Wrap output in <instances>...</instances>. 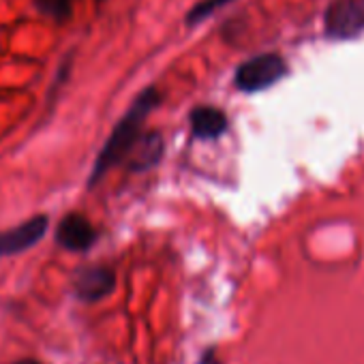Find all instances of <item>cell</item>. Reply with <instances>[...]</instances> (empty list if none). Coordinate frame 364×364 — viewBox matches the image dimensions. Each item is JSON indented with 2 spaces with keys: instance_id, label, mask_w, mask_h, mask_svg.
Segmentation results:
<instances>
[{
  "instance_id": "1",
  "label": "cell",
  "mask_w": 364,
  "mask_h": 364,
  "mask_svg": "<svg viewBox=\"0 0 364 364\" xmlns=\"http://www.w3.org/2000/svg\"><path fill=\"white\" fill-rule=\"evenodd\" d=\"M156 101H159V95H156L154 88L144 90V92L135 99V103L131 105V109L124 114V118H122V120L118 122V127L114 129V133H112V137L107 139L103 152L99 154V161H97V165H95V171H92V180H90V182H97V180L105 173V169H109L114 163H118L120 159H124L127 152L137 144L141 122L146 120L148 112L156 105Z\"/></svg>"
},
{
  "instance_id": "2",
  "label": "cell",
  "mask_w": 364,
  "mask_h": 364,
  "mask_svg": "<svg viewBox=\"0 0 364 364\" xmlns=\"http://www.w3.org/2000/svg\"><path fill=\"white\" fill-rule=\"evenodd\" d=\"M287 67L277 54H262L245 63L236 71V86L245 92H257L277 84L285 75Z\"/></svg>"
},
{
  "instance_id": "3",
  "label": "cell",
  "mask_w": 364,
  "mask_h": 364,
  "mask_svg": "<svg viewBox=\"0 0 364 364\" xmlns=\"http://www.w3.org/2000/svg\"><path fill=\"white\" fill-rule=\"evenodd\" d=\"M326 26L332 37H351L360 33L364 28V7L355 0H338L328 11Z\"/></svg>"
},
{
  "instance_id": "4",
  "label": "cell",
  "mask_w": 364,
  "mask_h": 364,
  "mask_svg": "<svg viewBox=\"0 0 364 364\" xmlns=\"http://www.w3.org/2000/svg\"><path fill=\"white\" fill-rule=\"evenodd\" d=\"M48 230V219L46 217H35L5 234H0V255H11V253H20L26 251L28 247H33L35 242H39L43 238Z\"/></svg>"
},
{
  "instance_id": "5",
  "label": "cell",
  "mask_w": 364,
  "mask_h": 364,
  "mask_svg": "<svg viewBox=\"0 0 364 364\" xmlns=\"http://www.w3.org/2000/svg\"><path fill=\"white\" fill-rule=\"evenodd\" d=\"M58 242L71 251H84L95 242V230L82 215H69L58 225Z\"/></svg>"
},
{
  "instance_id": "6",
  "label": "cell",
  "mask_w": 364,
  "mask_h": 364,
  "mask_svg": "<svg viewBox=\"0 0 364 364\" xmlns=\"http://www.w3.org/2000/svg\"><path fill=\"white\" fill-rule=\"evenodd\" d=\"M114 287V272L109 268H88L75 281V291L82 300H99Z\"/></svg>"
},
{
  "instance_id": "7",
  "label": "cell",
  "mask_w": 364,
  "mask_h": 364,
  "mask_svg": "<svg viewBox=\"0 0 364 364\" xmlns=\"http://www.w3.org/2000/svg\"><path fill=\"white\" fill-rule=\"evenodd\" d=\"M191 129L196 137L215 139L228 129V118L217 107H198L191 114Z\"/></svg>"
},
{
  "instance_id": "8",
  "label": "cell",
  "mask_w": 364,
  "mask_h": 364,
  "mask_svg": "<svg viewBox=\"0 0 364 364\" xmlns=\"http://www.w3.org/2000/svg\"><path fill=\"white\" fill-rule=\"evenodd\" d=\"M133 148H137V154L133 156V169L150 167L152 163L159 161V154H161V137L159 135L141 137Z\"/></svg>"
},
{
  "instance_id": "9",
  "label": "cell",
  "mask_w": 364,
  "mask_h": 364,
  "mask_svg": "<svg viewBox=\"0 0 364 364\" xmlns=\"http://www.w3.org/2000/svg\"><path fill=\"white\" fill-rule=\"evenodd\" d=\"M35 5L41 14L50 16L56 22H65L71 16L73 0H35Z\"/></svg>"
},
{
  "instance_id": "10",
  "label": "cell",
  "mask_w": 364,
  "mask_h": 364,
  "mask_svg": "<svg viewBox=\"0 0 364 364\" xmlns=\"http://www.w3.org/2000/svg\"><path fill=\"white\" fill-rule=\"evenodd\" d=\"M228 3H232V0H204V3L196 5V7L189 11L187 22H189V24H198V22H202L204 18H208L210 14H215L221 5H228Z\"/></svg>"
},
{
  "instance_id": "11",
  "label": "cell",
  "mask_w": 364,
  "mask_h": 364,
  "mask_svg": "<svg viewBox=\"0 0 364 364\" xmlns=\"http://www.w3.org/2000/svg\"><path fill=\"white\" fill-rule=\"evenodd\" d=\"M16 364H41V362H37V360H22V362H16Z\"/></svg>"
}]
</instances>
